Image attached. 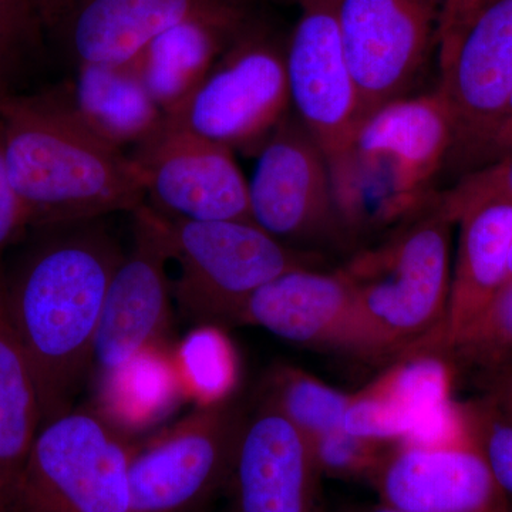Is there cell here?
Segmentation results:
<instances>
[{
	"label": "cell",
	"instance_id": "cell-17",
	"mask_svg": "<svg viewBox=\"0 0 512 512\" xmlns=\"http://www.w3.org/2000/svg\"><path fill=\"white\" fill-rule=\"evenodd\" d=\"M353 318L355 295L340 268L305 266L258 289L239 313L237 325L268 330L303 348L346 353Z\"/></svg>",
	"mask_w": 512,
	"mask_h": 512
},
{
	"label": "cell",
	"instance_id": "cell-10",
	"mask_svg": "<svg viewBox=\"0 0 512 512\" xmlns=\"http://www.w3.org/2000/svg\"><path fill=\"white\" fill-rule=\"evenodd\" d=\"M441 0H336L363 119L407 96L437 45Z\"/></svg>",
	"mask_w": 512,
	"mask_h": 512
},
{
	"label": "cell",
	"instance_id": "cell-26",
	"mask_svg": "<svg viewBox=\"0 0 512 512\" xmlns=\"http://www.w3.org/2000/svg\"><path fill=\"white\" fill-rule=\"evenodd\" d=\"M443 355L481 379L512 372V281Z\"/></svg>",
	"mask_w": 512,
	"mask_h": 512
},
{
	"label": "cell",
	"instance_id": "cell-3",
	"mask_svg": "<svg viewBox=\"0 0 512 512\" xmlns=\"http://www.w3.org/2000/svg\"><path fill=\"white\" fill-rule=\"evenodd\" d=\"M454 225L437 200L431 210L340 266L355 295L346 353L394 360L416 350L437 352L450 292Z\"/></svg>",
	"mask_w": 512,
	"mask_h": 512
},
{
	"label": "cell",
	"instance_id": "cell-19",
	"mask_svg": "<svg viewBox=\"0 0 512 512\" xmlns=\"http://www.w3.org/2000/svg\"><path fill=\"white\" fill-rule=\"evenodd\" d=\"M458 227L451 262L446 319L437 352L444 353L497 298L507 284L512 241V205L484 201L454 218Z\"/></svg>",
	"mask_w": 512,
	"mask_h": 512
},
{
	"label": "cell",
	"instance_id": "cell-16",
	"mask_svg": "<svg viewBox=\"0 0 512 512\" xmlns=\"http://www.w3.org/2000/svg\"><path fill=\"white\" fill-rule=\"evenodd\" d=\"M311 443L271 404L248 413L228 488L232 512H323Z\"/></svg>",
	"mask_w": 512,
	"mask_h": 512
},
{
	"label": "cell",
	"instance_id": "cell-1",
	"mask_svg": "<svg viewBox=\"0 0 512 512\" xmlns=\"http://www.w3.org/2000/svg\"><path fill=\"white\" fill-rule=\"evenodd\" d=\"M0 123L10 181L30 225L134 214L146 204L137 164L84 120L72 79L36 93L0 89Z\"/></svg>",
	"mask_w": 512,
	"mask_h": 512
},
{
	"label": "cell",
	"instance_id": "cell-20",
	"mask_svg": "<svg viewBox=\"0 0 512 512\" xmlns=\"http://www.w3.org/2000/svg\"><path fill=\"white\" fill-rule=\"evenodd\" d=\"M247 26L245 10L187 20L151 40L131 60V67L165 116H170L190 99Z\"/></svg>",
	"mask_w": 512,
	"mask_h": 512
},
{
	"label": "cell",
	"instance_id": "cell-32",
	"mask_svg": "<svg viewBox=\"0 0 512 512\" xmlns=\"http://www.w3.org/2000/svg\"><path fill=\"white\" fill-rule=\"evenodd\" d=\"M490 0H441V15L437 46L446 52L467 28L468 23Z\"/></svg>",
	"mask_w": 512,
	"mask_h": 512
},
{
	"label": "cell",
	"instance_id": "cell-30",
	"mask_svg": "<svg viewBox=\"0 0 512 512\" xmlns=\"http://www.w3.org/2000/svg\"><path fill=\"white\" fill-rule=\"evenodd\" d=\"M484 201L512 205V156L498 158L494 163L467 174L454 188L439 197L441 210L453 221L458 212L468 205Z\"/></svg>",
	"mask_w": 512,
	"mask_h": 512
},
{
	"label": "cell",
	"instance_id": "cell-13",
	"mask_svg": "<svg viewBox=\"0 0 512 512\" xmlns=\"http://www.w3.org/2000/svg\"><path fill=\"white\" fill-rule=\"evenodd\" d=\"M301 15L285 47L295 116L326 160L352 143L363 120L359 90L340 39L336 0H299Z\"/></svg>",
	"mask_w": 512,
	"mask_h": 512
},
{
	"label": "cell",
	"instance_id": "cell-11",
	"mask_svg": "<svg viewBox=\"0 0 512 512\" xmlns=\"http://www.w3.org/2000/svg\"><path fill=\"white\" fill-rule=\"evenodd\" d=\"M130 157L143 177L146 204L168 220L251 221L248 181L229 148L165 117Z\"/></svg>",
	"mask_w": 512,
	"mask_h": 512
},
{
	"label": "cell",
	"instance_id": "cell-2",
	"mask_svg": "<svg viewBox=\"0 0 512 512\" xmlns=\"http://www.w3.org/2000/svg\"><path fill=\"white\" fill-rule=\"evenodd\" d=\"M56 227L59 232L6 281L10 316L45 421L69 410L77 386L93 365L104 299L124 256L103 218Z\"/></svg>",
	"mask_w": 512,
	"mask_h": 512
},
{
	"label": "cell",
	"instance_id": "cell-31",
	"mask_svg": "<svg viewBox=\"0 0 512 512\" xmlns=\"http://www.w3.org/2000/svg\"><path fill=\"white\" fill-rule=\"evenodd\" d=\"M29 225L28 212L10 181L5 136L0 123V252Z\"/></svg>",
	"mask_w": 512,
	"mask_h": 512
},
{
	"label": "cell",
	"instance_id": "cell-18",
	"mask_svg": "<svg viewBox=\"0 0 512 512\" xmlns=\"http://www.w3.org/2000/svg\"><path fill=\"white\" fill-rule=\"evenodd\" d=\"M241 10L239 0H80L62 29L76 66L126 64L165 30Z\"/></svg>",
	"mask_w": 512,
	"mask_h": 512
},
{
	"label": "cell",
	"instance_id": "cell-35",
	"mask_svg": "<svg viewBox=\"0 0 512 512\" xmlns=\"http://www.w3.org/2000/svg\"><path fill=\"white\" fill-rule=\"evenodd\" d=\"M483 380L485 390L498 394L503 397L505 402L512 406V372L501 373L491 377H485Z\"/></svg>",
	"mask_w": 512,
	"mask_h": 512
},
{
	"label": "cell",
	"instance_id": "cell-27",
	"mask_svg": "<svg viewBox=\"0 0 512 512\" xmlns=\"http://www.w3.org/2000/svg\"><path fill=\"white\" fill-rule=\"evenodd\" d=\"M468 439L477 447L494 480L512 503V406L485 390L481 396L456 402Z\"/></svg>",
	"mask_w": 512,
	"mask_h": 512
},
{
	"label": "cell",
	"instance_id": "cell-40",
	"mask_svg": "<svg viewBox=\"0 0 512 512\" xmlns=\"http://www.w3.org/2000/svg\"><path fill=\"white\" fill-rule=\"evenodd\" d=\"M298 2H299V0H298Z\"/></svg>",
	"mask_w": 512,
	"mask_h": 512
},
{
	"label": "cell",
	"instance_id": "cell-29",
	"mask_svg": "<svg viewBox=\"0 0 512 512\" xmlns=\"http://www.w3.org/2000/svg\"><path fill=\"white\" fill-rule=\"evenodd\" d=\"M320 476L369 481L393 441L370 439L345 429L309 440Z\"/></svg>",
	"mask_w": 512,
	"mask_h": 512
},
{
	"label": "cell",
	"instance_id": "cell-12",
	"mask_svg": "<svg viewBox=\"0 0 512 512\" xmlns=\"http://www.w3.org/2000/svg\"><path fill=\"white\" fill-rule=\"evenodd\" d=\"M133 217V242L111 278L94 340L93 365L99 376L164 343L170 326L174 298L163 218L147 204Z\"/></svg>",
	"mask_w": 512,
	"mask_h": 512
},
{
	"label": "cell",
	"instance_id": "cell-34",
	"mask_svg": "<svg viewBox=\"0 0 512 512\" xmlns=\"http://www.w3.org/2000/svg\"><path fill=\"white\" fill-rule=\"evenodd\" d=\"M487 150L494 151L500 158L512 156V111L494 131Z\"/></svg>",
	"mask_w": 512,
	"mask_h": 512
},
{
	"label": "cell",
	"instance_id": "cell-9",
	"mask_svg": "<svg viewBox=\"0 0 512 512\" xmlns=\"http://www.w3.org/2000/svg\"><path fill=\"white\" fill-rule=\"evenodd\" d=\"M256 156L248 181L255 225L299 251L350 247L333 200L328 160L298 117L288 114Z\"/></svg>",
	"mask_w": 512,
	"mask_h": 512
},
{
	"label": "cell",
	"instance_id": "cell-38",
	"mask_svg": "<svg viewBox=\"0 0 512 512\" xmlns=\"http://www.w3.org/2000/svg\"><path fill=\"white\" fill-rule=\"evenodd\" d=\"M510 281H512V241H511V249H510V261H508V279H507V282H510Z\"/></svg>",
	"mask_w": 512,
	"mask_h": 512
},
{
	"label": "cell",
	"instance_id": "cell-28",
	"mask_svg": "<svg viewBox=\"0 0 512 512\" xmlns=\"http://www.w3.org/2000/svg\"><path fill=\"white\" fill-rule=\"evenodd\" d=\"M45 30L32 0H0V89L18 92L16 84L43 56Z\"/></svg>",
	"mask_w": 512,
	"mask_h": 512
},
{
	"label": "cell",
	"instance_id": "cell-6",
	"mask_svg": "<svg viewBox=\"0 0 512 512\" xmlns=\"http://www.w3.org/2000/svg\"><path fill=\"white\" fill-rule=\"evenodd\" d=\"M96 410H67L36 434L9 512H130L131 448Z\"/></svg>",
	"mask_w": 512,
	"mask_h": 512
},
{
	"label": "cell",
	"instance_id": "cell-4",
	"mask_svg": "<svg viewBox=\"0 0 512 512\" xmlns=\"http://www.w3.org/2000/svg\"><path fill=\"white\" fill-rule=\"evenodd\" d=\"M456 127L440 90L389 101L360 121L352 143L328 160L333 194L350 221L390 229L436 204L431 183Z\"/></svg>",
	"mask_w": 512,
	"mask_h": 512
},
{
	"label": "cell",
	"instance_id": "cell-22",
	"mask_svg": "<svg viewBox=\"0 0 512 512\" xmlns=\"http://www.w3.org/2000/svg\"><path fill=\"white\" fill-rule=\"evenodd\" d=\"M184 399L173 352L161 343L99 376L97 413L130 439L128 434L153 427Z\"/></svg>",
	"mask_w": 512,
	"mask_h": 512
},
{
	"label": "cell",
	"instance_id": "cell-15",
	"mask_svg": "<svg viewBox=\"0 0 512 512\" xmlns=\"http://www.w3.org/2000/svg\"><path fill=\"white\" fill-rule=\"evenodd\" d=\"M439 62V90L453 114L456 140L487 150L511 113L512 0H490Z\"/></svg>",
	"mask_w": 512,
	"mask_h": 512
},
{
	"label": "cell",
	"instance_id": "cell-33",
	"mask_svg": "<svg viewBox=\"0 0 512 512\" xmlns=\"http://www.w3.org/2000/svg\"><path fill=\"white\" fill-rule=\"evenodd\" d=\"M80 0H32L47 30L62 29Z\"/></svg>",
	"mask_w": 512,
	"mask_h": 512
},
{
	"label": "cell",
	"instance_id": "cell-25",
	"mask_svg": "<svg viewBox=\"0 0 512 512\" xmlns=\"http://www.w3.org/2000/svg\"><path fill=\"white\" fill-rule=\"evenodd\" d=\"M261 400L312 440L342 429L349 394L333 389L299 367L282 363L266 375Z\"/></svg>",
	"mask_w": 512,
	"mask_h": 512
},
{
	"label": "cell",
	"instance_id": "cell-21",
	"mask_svg": "<svg viewBox=\"0 0 512 512\" xmlns=\"http://www.w3.org/2000/svg\"><path fill=\"white\" fill-rule=\"evenodd\" d=\"M72 82L84 120L121 150L144 143L164 124V111L130 63L80 64Z\"/></svg>",
	"mask_w": 512,
	"mask_h": 512
},
{
	"label": "cell",
	"instance_id": "cell-36",
	"mask_svg": "<svg viewBox=\"0 0 512 512\" xmlns=\"http://www.w3.org/2000/svg\"><path fill=\"white\" fill-rule=\"evenodd\" d=\"M346 512H409L399 510V508L390 507V505L386 504H376V505H367V507H357L352 508V510Z\"/></svg>",
	"mask_w": 512,
	"mask_h": 512
},
{
	"label": "cell",
	"instance_id": "cell-24",
	"mask_svg": "<svg viewBox=\"0 0 512 512\" xmlns=\"http://www.w3.org/2000/svg\"><path fill=\"white\" fill-rule=\"evenodd\" d=\"M173 356L185 399L197 406H211L235 397L241 366L237 349L222 326H195Z\"/></svg>",
	"mask_w": 512,
	"mask_h": 512
},
{
	"label": "cell",
	"instance_id": "cell-14",
	"mask_svg": "<svg viewBox=\"0 0 512 512\" xmlns=\"http://www.w3.org/2000/svg\"><path fill=\"white\" fill-rule=\"evenodd\" d=\"M380 503L409 512H511L466 431L457 439L393 441L369 478Z\"/></svg>",
	"mask_w": 512,
	"mask_h": 512
},
{
	"label": "cell",
	"instance_id": "cell-23",
	"mask_svg": "<svg viewBox=\"0 0 512 512\" xmlns=\"http://www.w3.org/2000/svg\"><path fill=\"white\" fill-rule=\"evenodd\" d=\"M42 420L35 379L10 316L6 279L0 272V488L12 493Z\"/></svg>",
	"mask_w": 512,
	"mask_h": 512
},
{
	"label": "cell",
	"instance_id": "cell-5",
	"mask_svg": "<svg viewBox=\"0 0 512 512\" xmlns=\"http://www.w3.org/2000/svg\"><path fill=\"white\" fill-rule=\"evenodd\" d=\"M161 218L178 266L173 298L195 325H237L245 303L262 286L291 269L322 264L320 254L288 247L252 221Z\"/></svg>",
	"mask_w": 512,
	"mask_h": 512
},
{
	"label": "cell",
	"instance_id": "cell-37",
	"mask_svg": "<svg viewBox=\"0 0 512 512\" xmlns=\"http://www.w3.org/2000/svg\"><path fill=\"white\" fill-rule=\"evenodd\" d=\"M10 491L0 488V512H9Z\"/></svg>",
	"mask_w": 512,
	"mask_h": 512
},
{
	"label": "cell",
	"instance_id": "cell-39",
	"mask_svg": "<svg viewBox=\"0 0 512 512\" xmlns=\"http://www.w3.org/2000/svg\"><path fill=\"white\" fill-rule=\"evenodd\" d=\"M511 111H512V104H511Z\"/></svg>",
	"mask_w": 512,
	"mask_h": 512
},
{
	"label": "cell",
	"instance_id": "cell-8",
	"mask_svg": "<svg viewBox=\"0 0 512 512\" xmlns=\"http://www.w3.org/2000/svg\"><path fill=\"white\" fill-rule=\"evenodd\" d=\"M289 107L285 47L247 26L190 99L165 117L229 150L258 154Z\"/></svg>",
	"mask_w": 512,
	"mask_h": 512
},
{
	"label": "cell",
	"instance_id": "cell-7",
	"mask_svg": "<svg viewBox=\"0 0 512 512\" xmlns=\"http://www.w3.org/2000/svg\"><path fill=\"white\" fill-rule=\"evenodd\" d=\"M248 413L235 397L194 412L131 448L130 512H192L227 488Z\"/></svg>",
	"mask_w": 512,
	"mask_h": 512
}]
</instances>
